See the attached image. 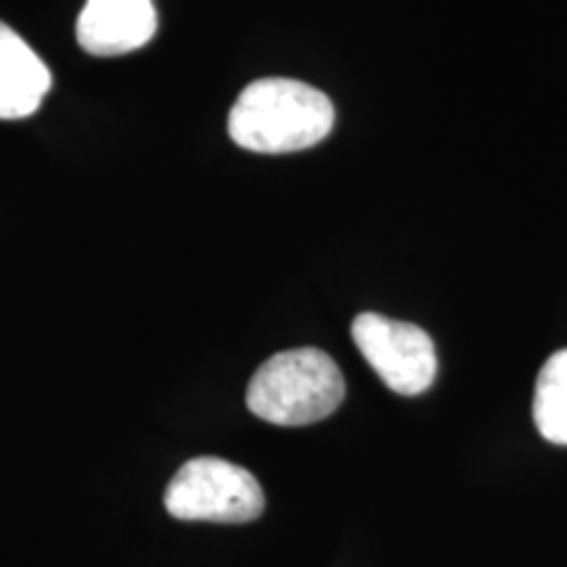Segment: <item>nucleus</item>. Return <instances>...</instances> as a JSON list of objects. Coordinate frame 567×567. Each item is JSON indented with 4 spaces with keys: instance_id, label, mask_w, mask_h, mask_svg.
<instances>
[{
    "instance_id": "1",
    "label": "nucleus",
    "mask_w": 567,
    "mask_h": 567,
    "mask_svg": "<svg viewBox=\"0 0 567 567\" xmlns=\"http://www.w3.org/2000/svg\"><path fill=\"white\" fill-rule=\"evenodd\" d=\"M334 118L326 92L297 80L266 76L239 92L229 113V137L252 153H297L329 137Z\"/></svg>"
},
{
    "instance_id": "2",
    "label": "nucleus",
    "mask_w": 567,
    "mask_h": 567,
    "mask_svg": "<svg viewBox=\"0 0 567 567\" xmlns=\"http://www.w3.org/2000/svg\"><path fill=\"white\" fill-rule=\"evenodd\" d=\"M344 400V375L323 350L300 347L268 358L247 386V408L274 425L323 421Z\"/></svg>"
},
{
    "instance_id": "3",
    "label": "nucleus",
    "mask_w": 567,
    "mask_h": 567,
    "mask_svg": "<svg viewBox=\"0 0 567 567\" xmlns=\"http://www.w3.org/2000/svg\"><path fill=\"white\" fill-rule=\"evenodd\" d=\"M176 520L252 523L264 515L266 494L243 465L221 457L187 460L163 496Z\"/></svg>"
},
{
    "instance_id": "4",
    "label": "nucleus",
    "mask_w": 567,
    "mask_h": 567,
    "mask_svg": "<svg viewBox=\"0 0 567 567\" xmlns=\"http://www.w3.org/2000/svg\"><path fill=\"white\" fill-rule=\"evenodd\" d=\"M352 342L394 394L415 396L434 384L436 347L421 326L392 321L379 313H360L352 321Z\"/></svg>"
},
{
    "instance_id": "5",
    "label": "nucleus",
    "mask_w": 567,
    "mask_h": 567,
    "mask_svg": "<svg viewBox=\"0 0 567 567\" xmlns=\"http://www.w3.org/2000/svg\"><path fill=\"white\" fill-rule=\"evenodd\" d=\"M158 30L153 0H87L76 19V42L90 55H126L145 48Z\"/></svg>"
},
{
    "instance_id": "6",
    "label": "nucleus",
    "mask_w": 567,
    "mask_h": 567,
    "mask_svg": "<svg viewBox=\"0 0 567 567\" xmlns=\"http://www.w3.org/2000/svg\"><path fill=\"white\" fill-rule=\"evenodd\" d=\"M53 76L19 32L0 21V122L32 116L45 101Z\"/></svg>"
},
{
    "instance_id": "7",
    "label": "nucleus",
    "mask_w": 567,
    "mask_h": 567,
    "mask_svg": "<svg viewBox=\"0 0 567 567\" xmlns=\"http://www.w3.org/2000/svg\"><path fill=\"white\" fill-rule=\"evenodd\" d=\"M534 421L547 442L567 444V350L551 354L538 373Z\"/></svg>"
}]
</instances>
